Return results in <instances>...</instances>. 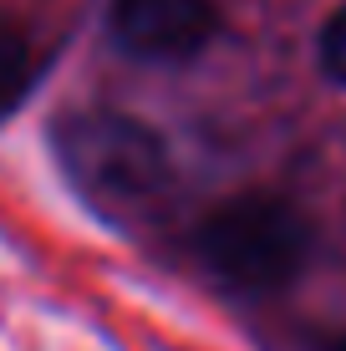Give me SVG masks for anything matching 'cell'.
Wrapping results in <instances>:
<instances>
[{
	"label": "cell",
	"mask_w": 346,
	"mask_h": 351,
	"mask_svg": "<svg viewBox=\"0 0 346 351\" xmlns=\"http://www.w3.org/2000/svg\"><path fill=\"white\" fill-rule=\"evenodd\" d=\"M316 62L336 87H346V5L331 10L326 26H321V41H316Z\"/></svg>",
	"instance_id": "5b68a950"
},
{
	"label": "cell",
	"mask_w": 346,
	"mask_h": 351,
	"mask_svg": "<svg viewBox=\"0 0 346 351\" xmlns=\"http://www.w3.org/2000/svg\"><path fill=\"white\" fill-rule=\"evenodd\" d=\"M56 158L87 204L112 219L158 214L173 193V153L158 128L117 107H82L66 112L51 132Z\"/></svg>",
	"instance_id": "6da1fadb"
},
{
	"label": "cell",
	"mask_w": 346,
	"mask_h": 351,
	"mask_svg": "<svg viewBox=\"0 0 346 351\" xmlns=\"http://www.w3.org/2000/svg\"><path fill=\"white\" fill-rule=\"evenodd\" d=\"M199 265L224 290L270 295L291 285L311 260V224L280 193H234L199 224Z\"/></svg>",
	"instance_id": "7a4b0ae2"
},
{
	"label": "cell",
	"mask_w": 346,
	"mask_h": 351,
	"mask_svg": "<svg viewBox=\"0 0 346 351\" xmlns=\"http://www.w3.org/2000/svg\"><path fill=\"white\" fill-rule=\"evenodd\" d=\"M36 77H41L36 41L21 26H5V21H0V117H10L36 92Z\"/></svg>",
	"instance_id": "277c9868"
},
{
	"label": "cell",
	"mask_w": 346,
	"mask_h": 351,
	"mask_svg": "<svg viewBox=\"0 0 346 351\" xmlns=\"http://www.w3.org/2000/svg\"><path fill=\"white\" fill-rule=\"evenodd\" d=\"M316 351H346V326H336V331H326L321 336V346Z\"/></svg>",
	"instance_id": "8992f818"
},
{
	"label": "cell",
	"mask_w": 346,
	"mask_h": 351,
	"mask_svg": "<svg viewBox=\"0 0 346 351\" xmlns=\"http://www.w3.org/2000/svg\"><path fill=\"white\" fill-rule=\"evenodd\" d=\"M107 31H112L117 51L133 56V62L178 66V62H194L214 41L219 16H214L209 0H112Z\"/></svg>",
	"instance_id": "3957f363"
}]
</instances>
